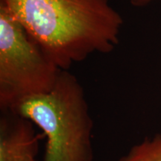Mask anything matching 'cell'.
<instances>
[{
  "mask_svg": "<svg viewBox=\"0 0 161 161\" xmlns=\"http://www.w3.org/2000/svg\"><path fill=\"white\" fill-rule=\"evenodd\" d=\"M60 69L110 53L123 19L110 0H0Z\"/></svg>",
  "mask_w": 161,
  "mask_h": 161,
  "instance_id": "1",
  "label": "cell"
},
{
  "mask_svg": "<svg viewBox=\"0 0 161 161\" xmlns=\"http://www.w3.org/2000/svg\"><path fill=\"white\" fill-rule=\"evenodd\" d=\"M9 111L37 125L46 137L43 161H92L93 121L81 84L68 71H60L53 88L29 96Z\"/></svg>",
  "mask_w": 161,
  "mask_h": 161,
  "instance_id": "2",
  "label": "cell"
},
{
  "mask_svg": "<svg viewBox=\"0 0 161 161\" xmlns=\"http://www.w3.org/2000/svg\"><path fill=\"white\" fill-rule=\"evenodd\" d=\"M60 69L0 1V106L3 110L55 86Z\"/></svg>",
  "mask_w": 161,
  "mask_h": 161,
  "instance_id": "3",
  "label": "cell"
},
{
  "mask_svg": "<svg viewBox=\"0 0 161 161\" xmlns=\"http://www.w3.org/2000/svg\"><path fill=\"white\" fill-rule=\"evenodd\" d=\"M6 112L0 120V161H37L40 137L32 122Z\"/></svg>",
  "mask_w": 161,
  "mask_h": 161,
  "instance_id": "4",
  "label": "cell"
},
{
  "mask_svg": "<svg viewBox=\"0 0 161 161\" xmlns=\"http://www.w3.org/2000/svg\"><path fill=\"white\" fill-rule=\"evenodd\" d=\"M117 161H161V134L135 145Z\"/></svg>",
  "mask_w": 161,
  "mask_h": 161,
  "instance_id": "5",
  "label": "cell"
},
{
  "mask_svg": "<svg viewBox=\"0 0 161 161\" xmlns=\"http://www.w3.org/2000/svg\"><path fill=\"white\" fill-rule=\"evenodd\" d=\"M157 0H130V3L134 7H143Z\"/></svg>",
  "mask_w": 161,
  "mask_h": 161,
  "instance_id": "6",
  "label": "cell"
}]
</instances>
